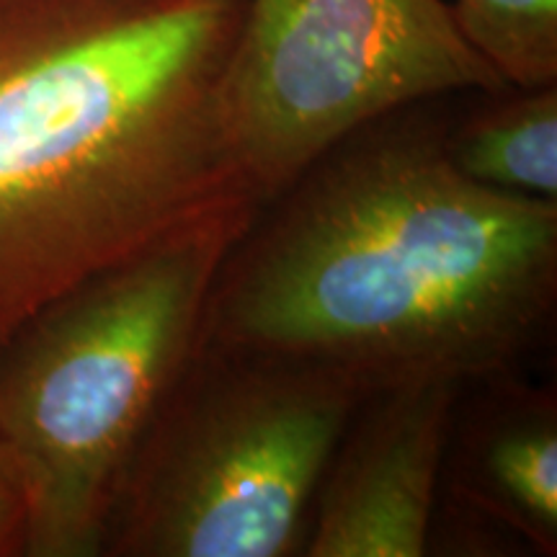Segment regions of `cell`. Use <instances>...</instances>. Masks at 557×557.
<instances>
[{
  "label": "cell",
  "mask_w": 557,
  "mask_h": 557,
  "mask_svg": "<svg viewBox=\"0 0 557 557\" xmlns=\"http://www.w3.org/2000/svg\"><path fill=\"white\" fill-rule=\"evenodd\" d=\"M426 107L341 139L256 212L199 344L341 369L369 393L508 372L553 318L557 199L465 178Z\"/></svg>",
  "instance_id": "cell-1"
},
{
  "label": "cell",
  "mask_w": 557,
  "mask_h": 557,
  "mask_svg": "<svg viewBox=\"0 0 557 557\" xmlns=\"http://www.w3.org/2000/svg\"><path fill=\"white\" fill-rule=\"evenodd\" d=\"M243 11L0 0V346L99 271L261 205L220 120Z\"/></svg>",
  "instance_id": "cell-2"
},
{
  "label": "cell",
  "mask_w": 557,
  "mask_h": 557,
  "mask_svg": "<svg viewBox=\"0 0 557 557\" xmlns=\"http://www.w3.org/2000/svg\"><path fill=\"white\" fill-rule=\"evenodd\" d=\"M243 205L75 284L0 346V447L29 506L26 557H96L127 462L197 354Z\"/></svg>",
  "instance_id": "cell-3"
},
{
  "label": "cell",
  "mask_w": 557,
  "mask_h": 557,
  "mask_svg": "<svg viewBox=\"0 0 557 557\" xmlns=\"http://www.w3.org/2000/svg\"><path fill=\"white\" fill-rule=\"evenodd\" d=\"M367 393L341 369L199 344L127 462L101 555L299 553Z\"/></svg>",
  "instance_id": "cell-4"
},
{
  "label": "cell",
  "mask_w": 557,
  "mask_h": 557,
  "mask_svg": "<svg viewBox=\"0 0 557 557\" xmlns=\"http://www.w3.org/2000/svg\"><path fill=\"white\" fill-rule=\"evenodd\" d=\"M506 88L444 0H246L222 70L220 120L267 205L382 116Z\"/></svg>",
  "instance_id": "cell-5"
},
{
  "label": "cell",
  "mask_w": 557,
  "mask_h": 557,
  "mask_svg": "<svg viewBox=\"0 0 557 557\" xmlns=\"http://www.w3.org/2000/svg\"><path fill=\"white\" fill-rule=\"evenodd\" d=\"M459 389V382L423 377L361 398L320 480L299 553H429Z\"/></svg>",
  "instance_id": "cell-6"
},
{
  "label": "cell",
  "mask_w": 557,
  "mask_h": 557,
  "mask_svg": "<svg viewBox=\"0 0 557 557\" xmlns=\"http://www.w3.org/2000/svg\"><path fill=\"white\" fill-rule=\"evenodd\" d=\"M459 493L542 555L557 553V406L542 389L504 385L462 442Z\"/></svg>",
  "instance_id": "cell-7"
},
{
  "label": "cell",
  "mask_w": 557,
  "mask_h": 557,
  "mask_svg": "<svg viewBox=\"0 0 557 557\" xmlns=\"http://www.w3.org/2000/svg\"><path fill=\"white\" fill-rule=\"evenodd\" d=\"M444 148L480 186L557 199V86L485 94L483 107L447 124Z\"/></svg>",
  "instance_id": "cell-8"
},
{
  "label": "cell",
  "mask_w": 557,
  "mask_h": 557,
  "mask_svg": "<svg viewBox=\"0 0 557 557\" xmlns=\"http://www.w3.org/2000/svg\"><path fill=\"white\" fill-rule=\"evenodd\" d=\"M449 9L508 88L557 86V0H455Z\"/></svg>",
  "instance_id": "cell-9"
},
{
  "label": "cell",
  "mask_w": 557,
  "mask_h": 557,
  "mask_svg": "<svg viewBox=\"0 0 557 557\" xmlns=\"http://www.w3.org/2000/svg\"><path fill=\"white\" fill-rule=\"evenodd\" d=\"M29 506L13 462L0 447V557L26 555Z\"/></svg>",
  "instance_id": "cell-10"
}]
</instances>
